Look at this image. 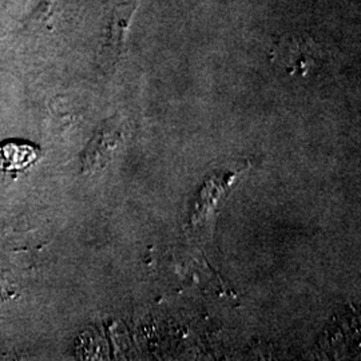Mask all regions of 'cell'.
I'll return each mask as SVG.
<instances>
[{
    "label": "cell",
    "mask_w": 361,
    "mask_h": 361,
    "mask_svg": "<svg viewBox=\"0 0 361 361\" xmlns=\"http://www.w3.org/2000/svg\"><path fill=\"white\" fill-rule=\"evenodd\" d=\"M39 147L27 141H4L0 143V170L19 171L28 168L39 157Z\"/></svg>",
    "instance_id": "cell-1"
}]
</instances>
